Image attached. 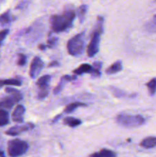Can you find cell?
I'll list each match as a JSON object with an SVG mask.
<instances>
[{"mask_svg":"<svg viewBox=\"0 0 156 157\" xmlns=\"http://www.w3.org/2000/svg\"><path fill=\"white\" fill-rule=\"evenodd\" d=\"M76 13L73 10H67L61 15H51L50 18V29L55 33L67 31L73 25Z\"/></svg>","mask_w":156,"mask_h":157,"instance_id":"1","label":"cell"},{"mask_svg":"<svg viewBox=\"0 0 156 157\" xmlns=\"http://www.w3.org/2000/svg\"><path fill=\"white\" fill-rule=\"evenodd\" d=\"M102 32H103V18L99 16L97 18V21H96V27H95L93 34H92L90 42L89 43L87 48V55L90 58L94 56L99 52L100 35L102 33Z\"/></svg>","mask_w":156,"mask_h":157,"instance_id":"2","label":"cell"},{"mask_svg":"<svg viewBox=\"0 0 156 157\" xmlns=\"http://www.w3.org/2000/svg\"><path fill=\"white\" fill-rule=\"evenodd\" d=\"M84 32L77 34L70 38L67 44V52L72 56H79L84 52Z\"/></svg>","mask_w":156,"mask_h":157,"instance_id":"3","label":"cell"},{"mask_svg":"<svg viewBox=\"0 0 156 157\" xmlns=\"http://www.w3.org/2000/svg\"><path fill=\"white\" fill-rule=\"evenodd\" d=\"M116 122L122 127L133 128L142 126L145 123V119L140 115L119 114L116 117Z\"/></svg>","mask_w":156,"mask_h":157,"instance_id":"4","label":"cell"},{"mask_svg":"<svg viewBox=\"0 0 156 157\" xmlns=\"http://www.w3.org/2000/svg\"><path fill=\"white\" fill-rule=\"evenodd\" d=\"M28 144L26 141L21 140H12L8 143V153L10 157L22 156L28 150Z\"/></svg>","mask_w":156,"mask_h":157,"instance_id":"5","label":"cell"},{"mask_svg":"<svg viewBox=\"0 0 156 157\" xmlns=\"http://www.w3.org/2000/svg\"><path fill=\"white\" fill-rule=\"evenodd\" d=\"M44 67V63L39 57H35L31 63L29 75L32 78H35L40 74Z\"/></svg>","mask_w":156,"mask_h":157,"instance_id":"6","label":"cell"},{"mask_svg":"<svg viewBox=\"0 0 156 157\" xmlns=\"http://www.w3.org/2000/svg\"><path fill=\"white\" fill-rule=\"evenodd\" d=\"M22 99V94L13 96L11 95L9 97H6L0 101V109H11L16 103L19 102Z\"/></svg>","mask_w":156,"mask_h":157,"instance_id":"7","label":"cell"},{"mask_svg":"<svg viewBox=\"0 0 156 157\" xmlns=\"http://www.w3.org/2000/svg\"><path fill=\"white\" fill-rule=\"evenodd\" d=\"M34 127H35V125L32 123H28V124H26L23 126H15V127H11L7 131H6V134L9 135V136H17V135H19L20 133H23V132L32 130Z\"/></svg>","mask_w":156,"mask_h":157,"instance_id":"8","label":"cell"},{"mask_svg":"<svg viewBox=\"0 0 156 157\" xmlns=\"http://www.w3.org/2000/svg\"><path fill=\"white\" fill-rule=\"evenodd\" d=\"M25 112V108L23 105H17L12 114V119L15 123H22L24 121V114Z\"/></svg>","mask_w":156,"mask_h":157,"instance_id":"9","label":"cell"},{"mask_svg":"<svg viewBox=\"0 0 156 157\" xmlns=\"http://www.w3.org/2000/svg\"><path fill=\"white\" fill-rule=\"evenodd\" d=\"M76 79V76H73V75H64V76H62L61 80H60V82L58 83V85H57L56 87H55V88L54 89V94L56 95L58 94L62 90V89L64 88L66 83L74 81V80Z\"/></svg>","mask_w":156,"mask_h":157,"instance_id":"10","label":"cell"},{"mask_svg":"<svg viewBox=\"0 0 156 157\" xmlns=\"http://www.w3.org/2000/svg\"><path fill=\"white\" fill-rule=\"evenodd\" d=\"M50 79H51L50 75H44L41 77L36 83L39 90H49V84H50Z\"/></svg>","mask_w":156,"mask_h":157,"instance_id":"11","label":"cell"},{"mask_svg":"<svg viewBox=\"0 0 156 157\" xmlns=\"http://www.w3.org/2000/svg\"><path fill=\"white\" fill-rule=\"evenodd\" d=\"M140 146L145 149L154 148L156 147V137L154 136H148L142 140L140 143Z\"/></svg>","mask_w":156,"mask_h":157,"instance_id":"12","label":"cell"},{"mask_svg":"<svg viewBox=\"0 0 156 157\" xmlns=\"http://www.w3.org/2000/svg\"><path fill=\"white\" fill-rule=\"evenodd\" d=\"M122 70V61L119 60V61L113 63L110 67H109L106 70V73L107 75H113V74L118 73V72L121 71Z\"/></svg>","mask_w":156,"mask_h":157,"instance_id":"13","label":"cell"},{"mask_svg":"<svg viewBox=\"0 0 156 157\" xmlns=\"http://www.w3.org/2000/svg\"><path fill=\"white\" fill-rule=\"evenodd\" d=\"M90 157H116V153L110 150L102 149L98 153H94L91 154Z\"/></svg>","mask_w":156,"mask_h":157,"instance_id":"14","label":"cell"},{"mask_svg":"<svg viewBox=\"0 0 156 157\" xmlns=\"http://www.w3.org/2000/svg\"><path fill=\"white\" fill-rule=\"evenodd\" d=\"M92 69V66L89 64H83L81 65H80L77 68L74 69L73 71V73L75 75H81L85 73H90Z\"/></svg>","mask_w":156,"mask_h":157,"instance_id":"15","label":"cell"},{"mask_svg":"<svg viewBox=\"0 0 156 157\" xmlns=\"http://www.w3.org/2000/svg\"><path fill=\"white\" fill-rule=\"evenodd\" d=\"M87 104H84V103L81 102H73L71 104H68V105L66 106V107L64 108V113H70L74 111L76 108L78 107H87Z\"/></svg>","mask_w":156,"mask_h":157,"instance_id":"16","label":"cell"},{"mask_svg":"<svg viewBox=\"0 0 156 157\" xmlns=\"http://www.w3.org/2000/svg\"><path fill=\"white\" fill-rule=\"evenodd\" d=\"M63 123H64V124H65V125L68 126L70 127H76L80 125L82 122L79 119L71 117H67L64 118V121H63Z\"/></svg>","mask_w":156,"mask_h":157,"instance_id":"17","label":"cell"},{"mask_svg":"<svg viewBox=\"0 0 156 157\" xmlns=\"http://www.w3.org/2000/svg\"><path fill=\"white\" fill-rule=\"evenodd\" d=\"M102 66V63L99 61H96V62L93 63L92 65L91 71H90V75L93 77V78H99L101 75L100 73V68Z\"/></svg>","mask_w":156,"mask_h":157,"instance_id":"18","label":"cell"},{"mask_svg":"<svg viewBox=\"0 0 156 157\" xmlns=\"http://www.w3.org/2000/svg\"><path fill=\"white\" fill-rule=\"evenodd\" d=\"M9 123V113L6 110L0 109V127L7 125Z\"/></svg>","mask_w":156,"mask_h":157,"instance_id":"19","label":"cell"},{"mask_svg":"<svg viewBox=\"0 0 156 157\" xmlns=\"http://www.w3.org/2000/svg\"><path fill=\"white\" fill-rule=\"evenodd\" d=\"M5 85H13V86H21V81L18 79H6L0 80V88Z\"/></svg>","mask_w":156,"mask_h":157,"instance_id":"20","label":"cell"},{"mask_svg":"<svg viewBox=\"0 0 156 157\" xmlns=\"http://www.w3.org/2000/svg\"><path fill=\"white\" fill-rule=\"evenodd\" d=\"M146 87L151 96H154L156 93V78H152L146 84Z\"/></svg>","mask_w":156,"mask_h":157,"instance_id":"21","label":"cell"},{"mask_svg":"<svg viewBox=\"0 0 156 157\" xmlns=\"http://www.w3.org/2000/svg\"><path fill=\"white\" fill-rule=\"evenodd\" d=\"M12 21V15H10V12L7 11V12H4L0 15V24L2 25H6L8 23H10Z\"/></svg>","mask_w":156,"mask_h":157,"instance_id":"22","label":"cell"},{"mask_svg":"<svg viewBox=\"0 0 156 157\" xmlns=\"http://www.w3.org/2000/svg\"><path fill=\"white\" fill-rule=\"evenodd\" d=\"M87 6L86 5H82L81 6H80V8L78 9V17L80 18V22H83L84 19V17H85L86 13H87Z\"/></svg>","mask_w":156,"mask_h":157,"instance_id":"23","label":"cell"},{"mask_svg":"<svg viewBox=\"0 0 156 157\" xmlns=\"http://www.w3.org/2000/svg\"><path fill=\"white\" fill-rule=\"evenodd\" d=\"M110 91L112 92L113 95H114L116 98H122V97L125 96V93L123 92L122 90H119V89L116 88V87H110Z\"/></svg>","mask_w":156,"mask_h":157,"instance_id":"24","label":"cell"},{"mask_svg":"<svg viewBox=\"0 0 156 157\" xmlns=\"http://www.w3.org/2000/svg\"><path fill=\"white\" fill-rule=\"evenodd\" d=\"M26 61H27V57L26 55H23V54H19L18 55V61H17V64L19 66H23L26 64Z\"/></svg>","mask_w":156,"mask_h":157,"instance_id":"25","label":"cell"},{"mask_svg":"<svg viewBox=\"0 0 156 157\" xmlns=\"http://www.w3.org/2000/svg\"><path fill=\"white\" fill-rule=\"evenodd\" d=\"M57 41H58V38H55L54 36H50V38H48L47 40V48H53L56 45Z\"/></svg>","mask_w":156,"mask_h":157,"instance_id":"26","label":"cell"},{"mask_svg":"<svg viewBox=\"0 0 156 157\" xmlns=\"http://www.w3.org/2000/svg\"><path fill=\"white\" fill-rule=\"evenodd\" d=\"M6 91L7 93L10 94L11 95H13V96H17V95H21V93L19 90H16V89L12 88V87H6Z\"/></svg>","mask_w":156,"mask_h":157,"instance_id":"27","label":"cell"},{"mask_svg":"<svg viewBox=\"0 0 156 157\" xmlns=\"http://www.w3.org/2000/svg\"><path fill=\"white\" fill-rule=\"evenodd\" d=\"M48 94V90H39L38 94V98L39 99H44Z\"/></svg>","mask_w":156,"mask_h":157,"instance_id":"28","label":"cell"},{"mask_svg":"<svg viewBox=\"0 0 156 157\" xmlns=\"http://www.w3.org/2000/svg\"><path fill=\"white\" fill-rule=\"evenodd\" d=\"M9 29H4V30H2L0 31V41L1 42H2L3 40L6 38V37L7 36V35L9 34Z\"/></svg>","mask_w":156,"mask_h":157,"instance_id":"29","label":"cell"},{"mask_svg":"<svg viewBox=\"0 0 156 157\" xmlns=\"http://www.w3.org/2000/svg\"><path fill=\"white\" fill-rule=\"evenodd\" d=\"M60 64L59 62H58L57 61H52L50 64H48V67H56V66H59Z\"/></svg>","mask_w":156,"mask_h":157,"instance_id":"30","label":"cell"},{"mask_svg":"<svg viewBox=\"0 0 156 157\" xmlns=\"http://www.w3.org/2000/svg\"><path fill=\"white\" fill-rule=\"evenodd\" d=\"M61 116H62V115H61V114H59V115H58V116H57L56 117H55L54 119L53 120V123H56V122H58V120L60 119V118L61 117Z\"/></svg>","mask_w":156,"mask_h":157,"instance_id":"31","label":"cell"},{"mask_svg":"<svg viewBox=\"0 0 156 157\" xmlns=\"http://www.w3.org/2000/svg\"><path fill=\"white\" fill-rule=\"evenodd\" d=\"M38 48H39L40 50H44V49L47 48V45H44V44H39V46H38Z\"/></svg>","mask_w":156,"mask_h":157,"instance_id":"32","label":"cell"},{"mask_svg":"<svg viewBox=\"0 0 156 157\" xmlns=\"http://www.w3.org/2000/svg\"><path fill=\"white\" fill-rule=\"evenodd\" d=\"M0 157H6L5 156V153L3 152V150H0Z\"/></svg>","mask_w":156,"mask_h":157,"instance_id":"33","label":"cell"},{"mask_svg":"<svg viewBox=\"0 0 156 157\" xmlns=\"http://www.w3.org/2000/svg\"><path fill=\"white\" fill-rule=\"evenodd\" d=\"M0 46H2V42H1V41H0Z\"/></svg>","mask_w":156,"mask_h":157,"instance_id":"34","label":"cell"},{"mask_svg":"<svg viewBox=\"0 0 156 157\" xmlns=\"http://www.w3.org/2000/svg\"><path fill=\"white\" fill-rule=\"evenodd\" d=\"M154 18H156V15H154Z\"/></svg>","mask_w":156,"mask_h":157,"instance_id":"35","label":"cell"},{"mask_svg":"<svg viewBox=\"0 0 156 157\" xmlns=\"http://www.w3.org/2000/svg\"><path fill=\"white\" fill-rule=\"evenodd\" d=\"M155 1H156V0H155Z\"/></svg>","mask_w":156,"mask_h":157,"instance_id":"36","label":"cell"}]
</instances>
